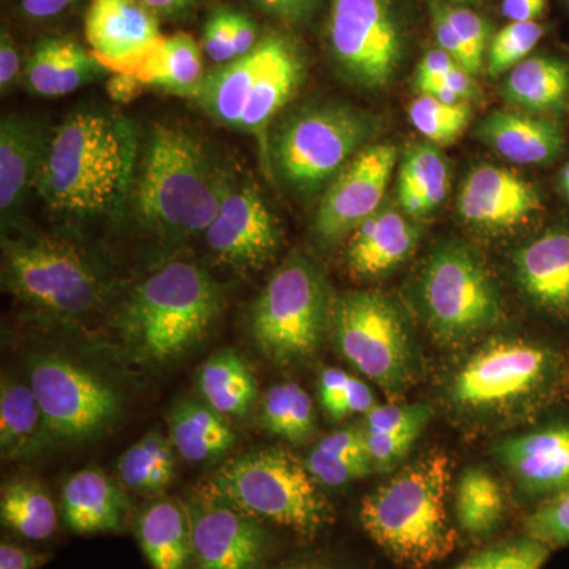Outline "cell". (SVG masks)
Listing matches in <instances>:
<instances>
[{"mask_svg":"<svg viewBox=\"0 0 569 569\" xmlns=\"http://www.w3.org/2000/svg\"><path fill=\"white\" fill-rule=\"evenodd\" d=\"M140 151L137 130L123 116L73 112L52 132L37 193L67 219L114 216L132 197Z\"/></svg>","mask_w":569,"mask_h":569,"instance_id":"cell-1","label":"cell"},{"mask_svg":"<svg viewBox=\"0 0 569 569\" xmlns=\"http://www.w3.org/2000/svg\"><path fill=\"white\" fill-rule=\"evenodd\" d=\"M568 396L569 355L522 337L478 347L445 388L452 413L479 426L526 421Z\"/></svg>","mask_w":569,"mask_h":569,"instance_id":"cell-2","label":"cell"},{"mask_svg":"<svg viewBox=\"0 0 569 569\" xmlns=\"http://www.w3.org/2000/svg\"><path fill=\"white\" fill-rule=\"evenodd\" d=\"M231 176L192 133L156 123L140 151L130 198L146 230L182 241L211 227Z\"/></svg>","mask_w":569,"mask_h":569,"instance_id":"cell-3","label":"cell"},{"mask_svg":"<svg viewBox=\"0 0 569 569\" xmlns=\"http://www.w3.org/2000/svg\"><path fill=\"white\" fill-rule=\"evenodd\" d=\"M449 481L447 456L418 459L362 500V529L402 567L425 569L447 559L458 546L447 509Z\"/></svg>","mask_w":569,"mask_h":569,"instance_id":"cell-4","label":"cell"},{"mask_svg":"<svg viewBox=\"0 0 569 569\" xmlns=\"http://www.w3.org/2000/svg\"><path fill=\"white\" fill-rule=\"evenodd\" d=\"M220 310L222 291L212 277L192 261H171L127 298L119 332L140 361H170L208 335Z\"/></svg>","mask_w":569,"mask_h":569,"instance_id":"cell-5","label":"cell"},{"mask_svg":"<svg viewBox=\"0 0 569 569\" xmlns=\"http://www.w3.org/2000/svg\"><path fill=\"white\" fill-rule=\"evenodd\" d=\"M306 73L299 44L271 32L249 54L209 71L189 97L219 126L260 137L266 151V130L299 91Z\"/></svg>","mask_w":569,"mask_h":569,"instance_id":"cell-6","label":"cell"},{"mask_svg":"<svg viewBox=\"0 0 569 569\" xmlns=\"http://www.w3.org/2000/svg\"><path fill=\"white\" fill-rule=\"evenodd\" d=\"M381 127L380 119L362 108L320 100L284 116L266 149L280 181L293 192L310 197L373 144Z\"/></svg>","mask_w":569,"mask_h":569,"instance_id":"cell-7","label":"cell"},{"mask_svg":"<svg viewBox=\"0 0 569 569\" xmlns=\"http://www.w3.org/2000/svg\"><path fill=\"white\" fill-rule=\"evenodd\" d=\"M209 489L253 518L313 537L331 523L332 508L305 462L282 448L254 449L228 460Z\"/></svg>","mask_w":569,"mask_h":569,"instance_id":"cell-8","label":"cell"},{"mask_svg":"<svg viewBox=\"0 0 569 569\" xmlns=\"http://www.w3.org/2000/svg\"><path fill=\"white\" fill-rule=\"evenodd\" d=\"M332 301L323 266L305 252L290 254L254 301V342L276 365L309 361L331 329Z\"/></svg>","mask_w":569,"mask_h":569,"instance_id":"cell-9","label":"cell"},{"mask_svg":"<svg viewBox=\"0 0 569 569\" xmlns=\"http://www.w3.org/2000/svg\"><path fill=\"white\" fill-rule=\"evenodd\" d=\"M3 290L56 318H78L102 302V277L69 241L50 236L2 239Z\"/></svg>","mask_w":569,"mask_h":569,"instance_id":"cell-10","label":"cell"},{"mask_svg":"<svg viewBox=\"0 0 569 569\" xmlns=\"http://www.w3.org/2000/svg\"><path fill=\"white\" fill-rule=\"evenodd\" d=\"M419 305L438 342L462 346L503 318L496 280L470 247L448 242L430 254L418 283Z\"/></svg>","mask_w":569,"mask_h":569,"instance_id":"cell-11","label":"cell"},{"mask_svg":"<svg viewBox=\"0 0 569 569\" xmlns=\"http://www.w3.org/2000/svg\"><path fill=\"white\" fill-rule=\"evenodd\" d=\"M337 350L388 395L400 396L417 380L418 356L406 318L378 291H350L332 301Z\"/></svg>","mask_w":569,"mask_h":569,"instance_id":"cell-12","label":"cell"},{"mask_svg":"<svg viewBox=\"0 0 569 569\" xmlns=\"http://www.w3.org/2000/svg\"><path fill=\"white\" fill-rule=\"evenodd\" d=\"M326 48L348 82L366 91L387 89L407 54L397 0H328Z\"/></svg>","mask_w":569,"mask_h":569,"instance_id":"cell-13","label":"cell"},{"mask_svg":"<svg viewBox=\"0 0 569 569\" xmlns=\"http://www.w3.org/2000/svg\"><path fill=\"white\" fill-rule=\"evenodd\" d=\"M29 380L48 433L58 440L97 437L121 410V400L107 381L61 356L33 359Z\"/></svg>","mask_w":569,"mask_h":569,"instance_id":"cell-14","label":"cell"},{"mask_svg":"<svg viewBox=\"0 0 569 569\" xmlns=\"http://www.w3.org/2000/svg\"><path fill=\"white\" fill-rule=\"evenodd\" d=\"M194 569H257L269 537L257 518L206 488L187 501Z\"/></svg>","mask_w":569,"mask_h":569,"instance_id":"cell-15","label":"cell"},{"mask_svg":"<svg viewBox=\"0 0 569 569\" xmlns=\"http://www.w3.org/2000/svg\"><path fill=\"white\" fill-rule=\"evenodd\" d=\"M396 162L395 144L373 142L332 179L313 222V233L321 246L342 241L381 208Z\"/></svg>","mask_w":569,"mask_h":569,"instance_id":"cell-16","label":"cell"},{"mask_svg":"<svg viewBox=\"0 0 569 569\" xmlns=\"http://www.w3.org/2000/svg\"><path fill=\"white\" fill-rule=\"evenodd\" d=\"M204 239L220 263L257 271L274 258L282 233L257 186L249 179L231 176L222 206L204 231Z\"/></svg>","mask_w":569,"mask_h":569,"instance_id":"cell-17","label":"cell"},{"mask_svg":"<svg viewBox=\"0 0 569 569\" xmlns=\"http://www.w3.org/2000/svg\"><path fill=\"white\" fill-rule=\"evenodd\" d=\"M458 209L471 227L486 233H505L539 211L541 197L530 182L507 168L481 164L460 187Z\"/></svg>","mask_w":569,"mask_h":569,"instance_id":"cell-18","label":"cell"},{"mask_svg":"<svg viewBox=\"0 0 569 569\" xmlns=\"http://www.w3.org/2000/svg\"><path fill=\"white\" fill-rule=\"evenodd\" d=\"M52 132L41 119L3 116L0 122V217L6 230L17 222L22 204L47 159Z\"/></svg>","mask_w":569,"mask_h":569,"instance_id":"cell-19","label":"cell"},{"mask_svg":"<svg viewBox=\"0 0 569 569\" xmlns=\"http://www.w3.org/2000/svg\"><path fill=\"white\" fill-rule=\"evenodd\" d=\"M497 456L527 496H556L569 486V422L509 437Z\"/></svg>","mask_w":569,"mask_h":569,"instance_id":"cell-20","label":"cell"},{"mask_svg":"<svg viewBox=\"0 0 569 569\" xmlns=\"http://www.w3.org/2000/svg\"><path fill=\"white\" fill-rule=\"evenodd\" d=\"M100 63L111 73L130 74L148 88L187 97L206 77L200 47L183 32L159 37L134 54Z\"/></svg>","mask_w":569,"mask_h":569,"instance_id":"cell-21","label":"cell"},{"mask_svg":"<svg viewBox=\"0 0 569 569\" xmlns=\"http://www.w3.org/2000/svg\"><path fill=\"white\" fill-rule=\"evenodd\" d=\"M520 290L539 309L569 318V231H546L515 257Z\"/></svg>","mask_w":569,"mask_h":569,"instance_id":"cell-22","label":"cell"},{"mask_svg":"<svg viewBox=\"0 0 569 569\" xmlns=\"http://www.w3.org/2000/svg\"><path fill=\"white\" fill-rule=\"evenodd\" d=\"M86 40L97 61H118L162 37L159 18L141 0H92Z\"/></svg>","mask_w":569,"mask_h":569,"instance_id":"cell-23","label":"cell"},{"mask_svg":"<svg viewBox=\"0 0 569 569\" xmlns=\"http://www.w3.org/2000/svg\"><path fill=\"white\" fill-rule=\"evenodd\" d=\"M419 228L402 212L380 208L350 234L347 264L355 276L376 279L388 274L415 252Z\"/></svg>","mask_w":569,"mask_h":569,"instance_id":"cell-24","label":"cell"},{"mask_svg":"<svg viewBox=\"0 0 569 569\" xmlns=\"http://www.w3.org/2000/svg\"><path fill=\"white\" fill-rule=\"evenodd\" d=\"M477 138L518 164H546L559 159L565 134L559 123L542 114L496 110L477 127Z\"/></svg>","mask_w":569,"mask_h":569,"instance_id":"cell-25","label":"cell"},{"mask_svg":"<svg viewBox=\"0 0 569 569\" xmlns=\"http://www.w3.org/2000/svg\"><path fill=\"white\" fill-rule=\"evenodd\" d=\"M107 70L92 51L71 37H44L33 47L26 63L24 78L29 91L56 99L77 92Z\"/></svg>","mask_w":569,"mask_h":569,"instance_id":"cell-26","label":"cell"},{"mask_svg":"<svg viewBox=\"0 0 569 569\" xmlns=\"http://www.w3.org/2000/svg\"><path fill=\"white\" fill-rule=\"evenodd\" d=\"M129 501L100 470H82L62 489V518L74 533H121Z\"/></svg>","mask_w":569,"mask_h":569,"instance_id":"cell-27","label":"cell"},{"mask_svg":"<svg viewBox=\"0 0 569 569\" xmlns=\"http://www.w3.org/2000/svg\"><path fill=\"white\" fill-rule=\"evenodd\" d=\"M503 99L520 111L559 112L569 99V66L556 56H533L509 71Z\"/></svg>","mask_w":569,"mask_h":569,"instance_id":"cell-28","label":"cell"},{"mask_svg":"<svg viewBox=\"0 0 569 569\" xmlns=\"http://www.w3.org/2000/svg\"><path fill=\"white\" fill-rule=\"evenodd\" d=\"M137 537L152 569H187L192 563L189 516L179 501H157L142 511Z\"/></svg>","mask_w":569,"mask_h":569,"instance_id":"cell-29","label":"cell"},{"mask_svg":"<svg viewBox=\"0 0 569 569\" xmlns=\"http://www.w3.org/2000/svg\"><path fill=\"white\" fill-rule=\"evenodd\" d=\"M171 443L189 462H204L224 455L236 441L223 415L208 403L183 400L170 413Z\"/></svg>","mask_w":569,"mask_h":569,"instance_id":"cell-30","label":"cell"},{"mask_svg":"<svg viewBox=\"0 0 569 569\" xmlns=\"http://www.w3.org/2000/svg\"><path fill=\"white\" fill-rule=\"evenodd\" d=\"M198 387L209 407L230 417H246L257 399L252 370L233 350L217 351L201 366Z\"/></svg>","mask_w":569,"mask_h":569,"instance_id":"cell-31","label":"cell"},{"mask_svg":"<svg viewBox=\"0 0 569 569\" xmlns=\"http://www.w3.org/2000/svg\"><path fill=\"white\" fill-rule=\"evenodd\" d=\"M48 433L31 387L3 380L0 388V448L3 458H22L40 447Z\"/></svg>","mask_w":569,"mask_h":569,"instance_id":"cell-32","label":"cell"},{"mask_svg":"<svg viewBox=\"0 0 569 569\" xmlns=\"http://www.w3.org/2000/svg\"><path fill=\"white\" fill-rule=\"evenodd\" d=\"M456 519L473 538H486L498 529L507 515L503 489L489 471L468 468L456 488Z\"/></svg>","mask_w":569,"mask_h":569,"instance_id":"cell-33","label":"cell"},{"mask_svg":"<svg viewBox=\"0 0 569 569\" xmlns=\"http://www.w3.org/2000/svg\"><path fill=\"white\" fill-rule=\"evenodd\" d=\"M0 518L3 526L32 541L51 538L58 527L54 501L31 479H14L3 486Z\"/></svg>","mask_w":569,"mask_h":569,"instance_id":"cell-34","label":"cell"},{"mask_svg":"<svg viewBox=\"0 0 569 569\" xmlns=\"http://www.w3.org/2000/svg\"><path fill=\"white\" fill-rule=\"evenodd\" d=\"M260 421L272 436L302 445L316 432L312 399L299 385H276L266 392Z\"/></svg>","mask_w":569,"mask_h":569,"instance_id":"cell-35","label":"cell"},{"mask_svg":"<svg viewBox=\"0 0 569 569\" xmlns=\"http://www.w3.org/2000/svg\"><path fill=\"white\" fill-rule=\"evenodd\" d=\"M449 187L447 159L433 144L408 149L399 173L397 192L421 194L430 211L443 203Z\"/></svg>","mask_w":569,"mask_h":569,"instance_id":"cell-36","label":"cell"},{"mask_svg":"<svg viewBox=\"0 0 569 569\" xmlns=\"http://www.w3.org/2000/svg\"><path fill=\"white\" fill-rule=\"evenodd\" d=\"M408 118L427 140L449 144L466 132L471 121V107L470 103L447 104L421 93L408 108Z\"/></svg>","mask_w":569,"mask_h":569,"instance_id":"cell-37","label":"cell"},{"mask_svg":"<svg viewBox=\"0 0 569 569\" xmlns=\"http://www.w3.org/2000/svg\"><path fill=\"white\" fill-rule=\"evenodd\" d=\"M545 26L538 21L509 22L501 31L493 33L486 56V73L498 78L509 73L529 58L531 51L545 37Z\"/></svg>","mask_w":569,"mask_h":569,"instance_id":"cell-38","label":"cell"},{"mask_svg":"<svg viewBox=\"0 0 569 569\" xmlns=\"http://www.w3.org/2000/svg\"><path fill=\"white\" fill-rule=\"evenodd\" d=\"M550 552L549 546L527 535L473 553L455 569H542Z\"/></svg>","mask_w":569,"mask_h":569,"instance_id":"cell-39","label":"cell"},{"mask_svg":"<svg viewBox=\"0 0 569 569\" xmlns=\"http://www.w3.org/2000/svg\"><path fill=\"white\" fill-rule=\"evenodd\" d=\"M174 462L173 443L162 433L152 432L123 452L119 460V473L127 488L148 492L153 468Z\"/></svg>","mask_w":569,"mask_h":569,"instance_id":"cell-40","label":"cell"},{"mask_svg":"<svg viewBox=\"0 0 569 569\" xmlns=\"http://www.w3.org/2000/svg\"><path fill=\"white\" fill-rule=\"evenodd\" d=\"M526 531L550 549L569 546V486L546 498L541 507L531 512L526 519Z\"/></svg>","mask_w":569,"mask_h":569,"instance_id":"cell-41","label":"cell"},{"mask_svg":"<svg viewBox=\"0 0 569 569\" xmlns=\"http://www.w3.org/2000/svg\"><path fill=\"white\" fill-rule=\"evenodd\" d=\"M432 407L427 403H389L376 406L366 413L367 433H399L407 430H425L432 419Z\"/></svg>","mask_w":569,"mask_h":569,"instance_id":"cell-42","label":"cell"},{"mask_svg":"<svg viewBox=\"0 0 569 569\" xmlns=\"http://www.w3.org/2000/svg\"><path fill=\"white\" fill-rule=\"evenodd\" d=\"M440 9L449 24L452 26L459 39L463 41L467 50L473 56L475 61L481 69L486 66L490 40H492V28L485 17L468 7L451 6V3L438 0Z\"/></svg>","mask_w":569,"mask_h":569,"instance_id":"cell-43","label":"cell"},{"mask_svg":"<svg viewBox=\"0 0 569 569\" xmlns=\"http://www.w3.org/2000/svg\"><path fill=\"white\" fill-rule=\"evenodd\" d=\"M421 436V430H407L399 433H367V452L373 470H391L399 466L415 441Z\"/></svg>","mask_w":569,"mask_h":569,"instance_id":"cell-44","label":"cell"},{"mask_svg":"<svg viewBox=\"0 0 569 569\" xmlns=\"http://www.w3.org/2000/svg\"><path fill=\"white\" fill-rule=\"evenodd\" d=\"M306 466L317 481L331 488L366 477L373 470L369 459H329L313 451L307 458Z\"/></svg>","mask_w":569,"mask_h":569,"instance_id":"cell-45","label":"cell"},{"mask_svg":"<svg viewBox=\"0 0 569 569\" xmlns=\"http://www.w3.org/2000/svg\"><path fill=\"white\" fill-rule=\"evenodd\" d=\"M249 2L254 9L280 24L288 28H305L316 20L326 0H249Z\"/></svg>","mask_w":569,"mask_h":569,"instance_id":"cell-46","label":"cell"},{"mask_svg":"<svg viewBox=\"0 0 569 569\" xmlns=\"http://www.w3.org/2000/svg\"><path fill=\"white\" fill-rule=\"evenodd\" d=\"M429 9L432 31L433 36H436L438 48L448 52L459 67H462L463 70H467L468 73L473 74V77L481 73V67L478 66L473 56L470 54V51H468L466 44H463V41L459 39L458 33H456L452 26L449 24L447 17H445L443 11L440 9L438 0H430Z\"/></svg>","mask_w":569,"mask_h":569,"instance_id":"cell-47","label":"cell"},{"mask_svg":"<svg viewBox=\"0 0 569 569\" xmlns=\"http://www.w3.org/2000/svg\"><path fill=\"white\" fill-rule=\"evenodd\" d=\"M203 50L217 66L234 61L233 33H231L230 9L213 11L206 22L203 31Z\"/></svg>","mask_w":569,"mask_h":569,"instance_id":"cell-48","label":"cell"},{"mask_svg":"<svg viewBox=\"0 0 569 569\" xmlns=\"http://www.w3.org/2000/svg\"><path fill=\"white\" fill-rule=\"evenodd\" d=\"M313 452L329 459H369L365 426H350L337 430L320 440Z\"/></svg>","mask_w":569,"mask_h":569,"instance_id":"cell-49","label":"cell"},{"mask_svg":"<svg viewBox=\"0 0 569 569\" xmlns=\"http://www.w3.org/2000/svg\"><path fill=\"white\" fill-rule=\"evenodd\" d=\"M351 376L339 369H326L321 372L320 381H318V395L325 410L329 417L336 418L340 402L346 396L348 380Z\"/></svg>","mask_w":569,"mask_h":569,"instance_id":"cell-50","label":"cell"},{"mask_svg":"<svg viewBox=\"0 0 569 569\" xmlns=\"http://www.w3.org/2000/svg\"><path fill=\"white\" fill-rule=\"evenodd\" d=\"M373 407H376V403H373V395L370 388L367 387L365 381L350 377L346 396H343V400L340 402L335 419H343L348 415L367 413Z\"/></svg>","mask_w":569,"mask_h":569,"instance_id":"cell-51","label":"cell"},{"mask_svg":"<svg viewBox=\"0 0 569 569\" xmlns=\"http://www.w3.org/2000/svg\"><path fill=\"white\" fill-rule=\"evenodd\" d=\"M21 59L10 32L3 29L0 37V88L2 93L10 92L20 74Z\"/></svg>","mask_w":569,"mask_h":569,"instance_id":"cell-52","label":"cell"},{"mask_svg":"<svg viewBox=\"0 0 569 569\" xmlns=\"http://www.w3.org/2000/svg\"><path fill=\"white\" fill-rule=\"evenodd\" d=\"M231 33H233L234 51L238 58L249 54L260 43L258 28L247 14L230 10Z\"/></svg>","mask_w":569,"mask_h":569,"instance_id":"cell-53","label":"cell"},{"mask_svg":"<svg viewBox=\"0 0 569 569\" xmlns=\"http://www.w3.org/2000/svg\"><path fill=\"white\" fill-rule=\"evenodd\" d=\"M48 560V553L18 548L10 542H2L0 546V569H39Z\"/></svg>","mask_w":569,"mask_h":569,"instance_id":"cell-54","label":"cell"},{"mask_svg":"<svg viewBox=\"0 0 569 569\" xmlns=\"http://www.w3.org/2000/svg\"><path fill=\"white\" fill-rule=\"evenodd\" d=\"M456 66L458 63L455 62V59L448 52L441 50V48L430 50L419 62L417 74H415V86L447 77L449 71L455 69Z\"/></svg>","mask_w":569,"mask_h":569,"instance_id":"cell-55","label":"cell"},{"mask_svg":"<svg viewBox=\"0 0 569 569\" xmlns=\"http://www.w3.org/2000/svg\"><path fill=\"white\" fill-rule=\"evenodd\" d=\"M148 86L142 84L140 80H137L130 74L112 73L107 81V93L108 97L114 103L129 104L134 102L138 97L144 92Z\"/></svg>","mask_w":569,"mask_h":569,"instance_id":"cell-56","label":"cell"},{"mask_svg":"<svg viewBox=\"0 0 569 569\" xmlns=\"http://www.w3.org/2000/svg\"><path fill=\"white\" fill-rule=\"evenodd\" d=\"M157 18L168 21L186 20L203 0H141Z\"/></svg>","mask_w":569,"mask_h":569,"instance_id":"cell-57","label":"cell"},{"mask_svg":"<svg viewBox=\"0 0 569 569\" xmlns=\"http://www.w3.org/2000/svg\"><path fill=\"white\" fill-rule=\"evenodd\" d=\"M548 9V0H503L501 11L511 22L538 21Z\"/></svg>","mask_w":569,"mask_h":569,"instance_id":"cell-58","label":"cell"},{"mask_svg":"<svg viewBox=\"0 0 569 569\" xmlns=\"http://www.w3.org/2000/svg\"><path fill=\"white\" fill-rule=\"evenodd\" d=\"M73 3L74 0H20L22 14L32 21H47L59 17Z\"/></svg>","mask_w":569,"mask_h":569,"instance_id":"cell-59","label":"cell"},{"mask_svg":"<svg viewBox=\"0 0 569 569\" xmlns=\"http://www.w3.org/2000/svg\"><path fill=\"white\" fill-rule=\"evenodd\" d=\"M445 81H447L448 88L458 93L463 102L470 103L471 100L478 99L479 88L473 80V74L468 73L462 67L456 66L445 77Z\"/></svg>","mask_w":569,"mask_h":569,"instance_id":"cell-60","label":"cell"},{"mask_svg":"<svg viewBox=\"0 0 569 569\" xmlns=\"http://www.w3.org/2000/svg\"><path fill=\"white\" fill-rule=\"evenodd\" d=\"M280 569H336V568L328 567V565H321V563H295V565H288V567H283Z\"/></svg>","mask_w":569,"mask_h":569,"instance_id":"cell-61","label":"cell"},{"mask_svg":"<svg viewBox=\"0 0 569 569\" xmlns=\"http://www.w3.org/2000/svg\"><path fill=\"white\" fill-rule=\"evenodd\" d=\"M443 2L451 3V6H477V3L486 2V0H443Z\"/></svg>","mask_w":569,"mask_h":569,"instance_id":"cell-62","label":"cell"},{"mask_svg":"<svg viewBox=\"0 0 569 569\" xmlns=\"http://www.w3.org/2000/svg\"><path fill=\"white\" fill-rule=\"evenodd\" d=\"M569 186V162L567 167L563 168V171H561L560 174V187H568Z\"/></svg>","mask_w":569,"mask_h":569,"instance_id":"cell-63","label":"cell"}]
</instances>
